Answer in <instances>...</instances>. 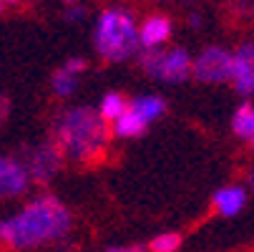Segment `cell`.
Segmentation results:
<instances>
[{"mask_svg": "<svg viewBox=\"0 0 254 252\" xmlns=\"http://www.w3.org/2000/svg\"><path fill=\"white\" fill-rule=\"evenodd\" d=\"M73 227V214L56 197L38 194L13 217L0 220V245L13 252L38 250L63 240Z\"/></svg>", "mask_w": 254, "mask_h": 252, "instance_id": "cell-1", "label": "cell"}, {"mask_svg": "<svg viewBox=\"0 0 254 252\" xmlns=\"http://www.w3.org/2000/svg\"><path fill=\"white\" fill-rule=\"evenodd\" d=\"M56 147L61 154L76 164H96L106 157L111 134L108 124L91 106H73L56 121Z\"/></svg>", "mask_w": 254, "mask_h": 252, "instance_id": "cell-2", "label": "cell"}, {"mask_svg": "<svg viewBox=\"0 0 254 252\" xmlns=\"http://www.w3.org/2000/svg\"><path fill=\"white\" fill-rule=\"evenodd\" d=\"M93 43L103 61L121 63L138 53V23L128 8H106L93 30Z\"/></svg>", "mask_w": 254, "mask_h": 252, "instance_id": "cell-3", "label": "cell"}, {"mask_svg": "<svg viewBox=\"0 0 254 252\" xmlns=\"http://www.w3.org/2000/svg\"><path fill=\"white\" fill-rule=\"evenodd\" d=\"M138 66L143 68V74L159 79V81H169V84H181L187 81L191 74V56L184 48H151L138 53Z\"/></svg>", "mask_w": 254, "mask_h": 252, "instance_id": "cell-4", "label": "cell"}, {"mask_svg": "<svg viewBox=\"0 0 254 252\" xmlns=\"http://www.w3.org/2000/svg\"><path fill=\"white\" fill-rule=\"evenodd\" d=\"M65 157L56 147V141H43V144H33L25 149V157L20 159L25 174L30 182L35 184H48L51 179L63 169Z\"/></svg>", "mask_w": 254, "mask_h": 252, "instance_id": "cell-5", "label": "cell"}, {"mask_svg": "<svg viewBox=\"0 0 254 252\" xmlns=\"http://www.w3.org/2000/svg\"><path fill=\"white\" fill-rule=\"evenodd\" d=\"M191 74L201 84H227L232 81V53L222 46L204 48L196 61H191Z\"/></svg>", "mask_w": 254, "mask_h": 252, "instance_id": "cell-6", "label": "cell"}, {"mask_svg": "<svg viewBox=\"0 0 254 252\" xmlns=\"http://www.w3.org/2000/svg\"><path fill=\"white\" fill-rule=\"evenodd\" d=\"M30 179L15 157H0V199H15L25 194Z\"/></svg>", "mask_w": 254, "mask_h": 252, "instance_id": "cell-7", "label": "cell"}, {"mask_svg": "<svg viewBox=\"0 0 254 252\" xmlns=\"http://www.w3.org/2000/svg\"><path fill=\"white\" fill-rule=\"evenodd\" d=\"M171 30H174V23L171 18L156 13V15H149L138 25V48L143 51H151V48H161L169 38H171Z\"/></svg>", "mask_w": 254, "mask_h": 252, "instance_id": "cell-8", "label": "cell"}, {"mask_svg": "<svg viewBox=\"0 0 254 252\" xmlns=\"http://www.w3.org/2000/svg\"><path fill=\"white\" fill-rule=\"evenodd\" d=\"M211 204L222 217H234V214H239L247 204V192H244V187H234V184L222 187V189H216Z\"/></svg>", "mask_w": 254, "mask_h": 252, "instance_id": "cell-9", "label": "cell"}, {"mask_svg": "<svg viewBox=\"0 0 254 252\" xmlns=\"http://www.w3.org/2000/svg\"><path fill=\"white\" fill-rule=\"evenodd\" d=\"M128 111L136 114L143 124L149 126L151 121H156L166 111V101L159 98V96H136V98L128 101Z\"/></svg>", "mask_w": 254, "mask_h": 252, "instance_id": "cell-10", "label": "cell"}, {"mask_svg": "<svg viewBox=\"0 0 254 252\" xmlns=\"http://www.w3.org/2000/svg\"><path fill=\"white\" fill-rule=\"evenodd\" d=\"M232 129L242 141H247L249 147H254V106L252 103H242L237 109V114L232 119Z\"/></svg>", "mask_w": 254, "mask_h": 252, "instance_id": "cell-11", "label": "cell"}, {"mask_svg": "<svg viewBox=\"0 0 254 252\" xmlns=\"http://www.w3.org/2000/svg\"><path fill=\"white\" fill-rule=\"evenodd\" d=\"M143 131H146V124H143L136 114H131L128 106H126V111L114 121V134H116L119 139H136V136H141Z\"/></svg>", "mask_w": 254, "mask_h": 252, "instance_id": "cell-12", "label": "cell"}, {"mask_svg": "<svg viewBox=\"0 0 254 252\" xmlns=\"http://www.w3.org/2000/svg\"><path fill=\"white\" fill-rule=\"evenodd\" d=\"M126 106H128V101H126L121 93L111 91V93L103 96V101H101V106H98V116H101L106 124H114V121L126 111Z\"/></svg>", "mask_w": 254, "mask_h": 252, "instance_id": "cell-13", "label": "cell"}, {"mask_svg": "<svg viewBox=\"0 0 254 252\" xmlns=\"http://www.w3.org/2000/svg\"><path fill=\"white\" fill-rule=\"evenodd\" d=\"M254 71V43H242L232 53V81Z\"/></svg>", "mask_w": 254, "mask_h": 252, "instance_id": "cell-14", "label": "cell"}, {"mask_svg": "<svg viewBox=\"0 0 254 252\" xmlns=\"http://www.w3.org/2000/svg\"><path fill=\"white\" fill-rule=\"evenodd\" d=\"M51 86H53L56 96L68 98L70 93L76 91V76H70V74H65L63 68H58L56 74H53V79H51Z\"/></svg>", "mask_w": 254, "mask_h": 252, "instance_id": "cell-15", "label": "cell"}, {"mask_svg": "<svg viewBox=\"0 0 254 252\" xmlns=\"http://www.w3.org/2000/svg\"><path fill=\"white\" fill-rule=\"evenodd\" d=\"M179 247H181L179 232H164V235H156L149 242V252H176Z\"/></svg>", "mask_w": 254, "mask_h": 252, "instance_id": "cell-16", "label": "cell"}, {"mask_svg": "<svg viewBox=\"0 0 254 252\" xmlns=\"http://www.w3.org/2000/svg\"><path fill=\"white\" fill-rule=\"evenodd\" d=\"M232 84H234V91H237V93H242V96H252V93H254V71H249V74L234 79Z\"/></svg>", "mask_w": 254, "mask_h": 252, "instance_id": "cell-17", "label": "cell"}, {"mask_svg": "<svg viewBox=\"0 0 254 252\" xmlns=\"http://www.w3.org/2000/svg\"><path fill=\"white\" fill-rule=\"evenodd\" d=\"M61 68L65 71V74H70V76H76V79H78V74H83V71L88 68V61L81 58V56H73V58H68Z\"/></svg>", "mask_w": 254, "mask_h": 252, "instance_id": "cell-18", "label": "cell"}, {"mask_svg": "<svg viewBox=\"0 0 254 252\" xmlns=\"http://www.w3.org/2000/svg\"><path fill=\"white\" fill-rule=\"evenodd\" d=\"M86 15H88V8H86L83 3L65 8V20H68V23H81V20H83Z\"/></svg>", "mask_w": 254, "mask_h": 252, "instance_id": "cell-19", "label": "cell"}, {"mask_svg": "<svg viewBox=\"0 0 254 252\" xmlns=\"http://www.w3.org/2000/svg\"><path fill=\"white\" fill-rule=\"evenodd\" d=\"M103 252H149V247L146 245H111Z\"/></svg>", "mask_w": 254, "mask_h": 252, "instance_id": "cell-20", "label": "cell"}, {"mask_svg": "<svg viewBox=\"0 0 254 252\" xmlns=\"http://www.w3.org/2000/svg\"><path fill=\"white\" fill-rule=\"evenodd\" d=\"M10 116V98L8 96H0V124Z\"/></svg>", "mask_w": 254, "mask_h": 252, "instance_id": "cell-21", "label": "cell"}, {"mask_svg": "<svg viewBox=\"0 0 254 252\" xmlns=\"http://www.w3.org/2000/svg\"><path fill=\"white\" fill-rule=\"evenodd\" d=\"M201 23H204V20H201V15H199V13H191V15H189V25H191L194 30H196V28H201Z\"/></svg>", "mask_w": 254, "mask_h": 252, "instance_id": "cell-22", "label": "cell"}, {"mask_svg": "<svg viewBox=\"0 0 254 252\" xmlns=\"http://www.w3.org/2000/svg\"><path fill=\"white\" fill-rule=\"evenodd\" d=\"M249 189H254V167L249 169Z\"/></svg>", "mask_w": 254, "mask_h": 252, "instance_id": "cell-23", "label": "cell"}, {"mask_svg": "<svg viewBox=\"0 0 254 252\" xmlns=\"http://www.w3.org/2000/svg\"><path fill=\"white\" fill-rule=\"evenodd\" d=\"M63 3H65V8H70V5H78L81 0H63Z\"/></svg>", "mask_w": 254, "mask_h": 252, "instance_id": "cell-24", "label": "cell"}, {"mask_svg": "<svg viewBox=\"0 0 254 252\" xmlns=\"http://www.w3.org/2000/svg\"><path fill=\"white\" fill-rule=\"evenodd\" d=\"M0 3H18V0H0Z\"/></svg>", "mask_w": 254, "mask_h": 252, "instance_id": "cell-25", "label": "cell"}, {"mask_svg": "<svg viewBox=\"0 0 254 252\" xmlns=\"http://www.w3.org/2000/svg\"><path fill=\"white\" fill-rule=\"evenodd\" d=\"M176 3H187V0H176Z\"/></svg>", "mask_w": 254, "mask_h": 252, "instance_id": "cell-26", "label": "cell"}, {"mask_svg": "<svg viewBox=\"0 0 254 252\" xmlns=\"http://www.w3.org/2000/svg\"><path fill=\"white\" fill-rule=\"evenodd\" d=\"M0 8H3V3H0Z\"/></svg>", "mask_w": 254, "mask_h": 252, "instance_id": "cell-27", "label": "cell"}]
</instances>
